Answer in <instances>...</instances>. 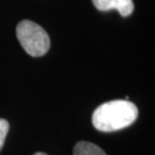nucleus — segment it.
<instances>
[{"mask_svg": "<svg viewBox=\"0 0 155 155\" xmlns=\"http://www.w3.org/2000/svg\"><path fill=\"white\" fill-rule=\"evenodd\" d=\"M138 117L137 106L129 100H113L100 105L92 115L93 127L101 132H113L131 125Z\"/></svg>", "mask_w": 155, "mask_h": 155, "instance_id": "obj_1", "label": "nucleus"}, {"mask_svg": "<svg viewBox=\"0 0 155 155\" xmlns=\"http://www.w3.org/2000/svg\"><path fill=\"white\" fill-rule=\"evenodd\" d=\"M16 36L24 51L29 55L38 58L45 55L51 47L47 32L39 24L24 20L17 24Z\"/></svg>", "mask_w": 155, "mask_h": 155, "instance_id": "obj_2", "label": "nucleus"}, {"mask_svg": "<svg viewBox=\"0 0 155 155\" xmlns=\"http://www.w3.org/2000/svg\"><path fill=\"white\" fill-rule=\"evenodd\" d=\"M94 7L101 12L116 9L123 17H127L134 9L132 0H92Z\"/></svg>", "mask_w": 155, "mask_h": 155, "instance_id": "obj_3", "label": "nucleus"}, {"mask_svg": "<svg viewBox=\"0 0 155 155\" xmlns=\"http://www.w3.org/2000/svg\"><path fill=\"white\" fill-rule=\"evenodd\" d=\"M74 155H107L99 146L89 141H78L74 147Z\"/></svg>", "mask_w": 155, "mask_h": 155, "instance_id": "obj_4", "label": "nucleus"}, {"mask_svg": "<svg viewBox=\"0 0 155 155\" xmlns=\"http://www.w3.org/2000/svg\"><path fill=\"white\" fill-rule=\"evenodd\" d=\"M9 131V123L4 118H0V150L5 144V139Z\"/></svg>", "mask_w": 155, "mask_h": 155, "instance_id": "obj_5", "label": "nucleus"}, {"mask_svg": "<svg viewBox=\"0 0 155 155\" xmlns=\"http://www.w3.org/2000/svg\"><path fill=\"white\" fill-rule=\"evenodd\" d=\"M33 155H47V154H45V153H41V152H38V153H36V154H33Z\"/></svg>", "mask_w": 155, "mask_h": 155, "instance_id": "obj_6", "label": "nucleus"}]
</instances>
